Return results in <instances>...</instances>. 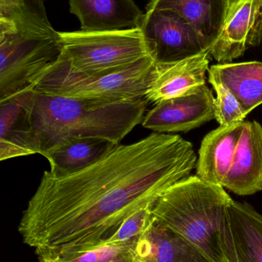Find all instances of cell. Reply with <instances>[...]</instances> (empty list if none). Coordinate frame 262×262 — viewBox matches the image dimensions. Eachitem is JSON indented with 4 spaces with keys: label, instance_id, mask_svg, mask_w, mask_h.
Returning a JSON list of instances; mask_svg holds the SVG:
<instances>
[{
    "label": "cell",
    "instance_id": "7a4b0ae2",
    "mask_svg": "<svg viewBox=\"0 0 262 262\" xmlns=\"http://www.w3.org/2000/svg\"><path fill=\"white\" fill-rule=\"evenodd\" d=\"M149 102L146 98L103 101L78 99L26 92L38 154L79 137L105 139L115 144L143 123Z\"/></svg>",
    "mask_w": 262,
    "mask_h": 262
},
{
    "label": "cell",
    "instance_id": "5b68a950",
    "mask_svg": "<svg viewBox=\"0 0 262 262\" xmlns=\"http://www.w3.org/2000/svg\"><path fill=\"white\" fill-rule=\"evenodd\" d=\"M61 55L87 75L121 70L151 56L140 28L109 32H58Z\"/></svg>",
    "mask_w": 262,
    "mask_h": 262
},
{
    "label": "cell",
    "instance_id": "52a82bcc",
    "mask_svg": "<svg viewBox=\"0 0 262 262\" xmlns=\"http://www.w3.org/2000/svg\"><path fill=\"white\" fill-rule=\"evenodd\" d=\"M151 57L169 64L209 52L193 28L170 10H146L140 26Z\"/></svg>",
    "mask_w": 262,
    "mask_h": 262
},
{
    "label": "cell",
    "instance_id": "ba28073f",
    "mask_svg": "<svg viewBox=\"0 0 262 262\" xmlns=\"http://www.w3.org/2000/svg\"><path fill=\"white\" fill-rule=\"evenodd\" d=\"M214 100L206 84L192 95L157 103L145 115L142 125L159 134L188 132L215 119Z\"/></svg>",
    "mask_w": 262,
    "mask_h": 262
},
{
    "label": "cell",
    "instance_id": "44dd1931",
    "mask_svg": "<svg viewBox=\"0 0 262 262\" xmlns=\"http://www.w3.org/2000/svg\"><path fill=\"white\" fill-rule=\"evenodd\" d=\"M134 245H104L84 252L38 262H136Z\"/></svg>",
    "mask_w": 262,
    "mask_h": 262
},
{
    "label": "cell",
    "instance_id": "277c9868",
    "mask_svg": "<svg viewBox=\"0 0 262 262\" xmlns=\"http://www.w3.org/2000/svg\"><path fill=\"white\" fill-rule=\"evenodd\" d=\"M155 62L146 57L129 67L107 73L87 75L72 69L62 55L34 85L43 95L78 99L123 101L144 98Z\"/></svg>",
    "mask_w": 262,
    "mask_h": 262
},
{
    "label": "cell",
    "instance_id": "2e32d148",
    "mask_svg": "<svg viewBox=\"0 0 262 262\" xmlns=\"http://www.w3.org/2000/svg\"><path fill=\"white\" fill-rule=\"evenodd\" d=\"M26 92L0 101L1 161L38 154L26 105Z\"/></svg>",
    "mask_w": 262,
    "mask_h": 262
},
{
    "label": "cell",
    "instance_id": "3957f363",
    "mask_svg": "<svg viewBox=\"0 0 262 262\" xmlns=\"http://www.w3.org/2000/svg\"><path fill=\"white\" fill-rule=\"evenodd\" d=\"M224 187L190 176L171 186L152 206V215L212 262H237Z\"/></svg>",
    "mask_w": 262,
    "mask_h": 262
},
{
    "label": "cell",
    "instance_id": "ffe728a7",
    "mask_svg": "<svg viewBox=\"0 0 262 262\" xmlns=\"http://www.w3.org/2000/svg\"><path fill=\"white\" fill-rule=\"evenodd\" d=\"M229 215L237 262H262V214L232 200Z\"/></svg>",
    "mask_w": 262,
    "mask_h": 262
},
{
    "label": "cell",
    "instance_id": "6da1fadb",
    "mask_svg": "<svg viewBox=\"0 0 262 262\" xmlns=\"http://www.w3.org/2000/svg\"><path fill=\"white\" fill-rule=\"evenodd\" d=\"M197 160L181 136L154 132L118 145L78 172L55 177L45 171L18 232L38 261L103 246L135 211L190 177Z\"/></svg>",
    "mask_w": 262,
    "mask_h": 262
},
{
    "label": "cell",
    "instance_id": "30bf717a",
    "mask_svg": "<svg viewBox=\"0 0 262 262\" xmlns=\"http://www.w3.org/2000/svg\"><path fill=\"white\" fill-rule=\"evenodd\" d=\"M261 6L262 0H232L223 32L209 51L219 64L231 63L252 47Z\"/></svg>",
    "mask_w": 262,
    "mask_h": 262
},
{
    "label": "cell",
    "instance_id": "603a6c76",
    "mask_svg": "<svg viewBox=\"0 0 262 262\" xmlns=\"http://www.w3.org/2000/svg\"><path fill=\"white\" fill-rule=\"evenodd\" d=\"M152 204L147 205L135 211L128 217L115 231V233L105 242L104 245H134L143 235L152 222Z\"/></svg>",
    "mask_w": 262,
    "mask_h": 262
},
{
    "label": "cell",
    "instance_id": "ac0fdd59",
    "mask_svg": "<svg viewBox=\"0 0 262 262\" xmlns=\"http://www.w3.org/2000/svg\"><path fill=\"white\" fill-rule=\"evenodd\" d=\"M209 81L226 86L249 115L262 104V62L225 63L211 66Z\"/></svg>",
    "mask_w": 262,
    "mask_h": 262
},
{
    "label": "cell",
    "instance_id": "e0dca14e",
    "mask_svg": "<svg viewBox=\"0 0 262 262\" xmlns=\"http://www.w3.org/2000/svg\"><path fill=\"white\" fill-rule=\"evenodd\" d=\"M118 145L105 139L79 137L66 140L43 156L50 164L49 172L55 177H63L96 163Z\"/></svg>",
    "mask_w": 262,
    "mask_h": 262
},
{
    "label": "cell",
    "instance_id": "9a60e30c",
    "mask_svg": "<svg viewBox=\"0 0 262 262\" xmlns=\"http://www.w3.org/2000/svg\"><path fill=\"white\" fill-rule=\"evenodd\" d=\"M232 0H151L146 10H170L183 17L203 40L208 50L223 32Z\"/></svg>",
    "mask_w": 262,
    "mask_h": 262
},
{
    "label": "cell",
    "instance_id": "9c48e42d",
    "mask_svg": "<svg viewBox=\"0 0 262 262\" xmlns=\"http://www.w3.org/2000/svg\"><path fill=\"white\" fill-rule=\"evenodd\" d=\"M210 52L169 64H156L145 98L155 104L172 98L192 95L206 84Z\"/></svg>",
    "mask_w": 262,
    "mask_h": 262
},
{
    "label": "cell",
    "instance_id": "8992f818",
    "mask_svg": "<svg viewBox=\"0 0 262 262\" xmlns=\"http://www.w3.org/2000/svg\"><path fill=\"white\" fill-rule=\"evenodd\" d=\"M61 53L58 37L26 38L0 29V101L32 91Z\"/></svg>",
    "mask_w": 262,
    "mask_h": 262
},
{
    "label": "cell",
    "instance_id": "4fadbf2b",
    "mask_svg": "<svg viewBox=\"0 0 262 262\" xmlns=\"http://www.w3.org/2000/svg\"><path fill=\"white\" fill-rule=\"evenodd\" d=\"M136 262H212L199 249L155 216L133 246Z\"/></svg>",
    "mask_w": 262,
    "mask_h": 262
},
{
    "label": "cell",
    "instance_id": "7c38bea8",
    "mask_svg": "<svg viewBox=\"0 0 262 262\" xmlns=\"http://www.w3.org/2000/svg\"><path fill=\"white\" fill-rule=\"evenodd\" d=\"M69 4L83 32L140 28L145 15L134 0H69Z\"/></svg>",
    "mask_w": 262,
    "mask_h": 262
},
{
    "label": "cell",
    "instance_id": "7402d4cb",
    "mask_svg": "<svg viewBox=\"0 0 262 262\" xmlns=\"http://www.w3.org/2000/svg\"><path fill=\"white\" fill-rule=\"evenodd\" d=\"M209 81L216 93L214 100V115L219 125L228 126L244 122L248 114L236 97L218 81Z\"/></svg>",
    "mask_w": 262,
    "mask_h": 262
},
{
    "label": "cell",
    "instance_id": "8fae6325",
    "mask_svg": "<svg viewBox=\"0 0 262 262\" xmlns=\"http://www.w3.org/2000/svg\"><path fill=\"white\" fill-rule=\"evenodd\" d=\"M223 187L239 195L262 190V125L246 121Z\"/></svg>",
    "mask_w": 262,
    "mask_h": 262
},
{
    "label": "cell",
    "instance_id": "d6986e66",
    "mask_svg": "<svg viewBox=\"0 0 262 262\" xmlns=\"http://www.w3.org/2000/svg\"><path fill=\"white\" fill-rule=\"evenodd\" d=\"M46 0H0V29L30 38H58L46 13Z\"/></svg>",
    "mask_w": 262,
    "mask_h": 262
},
{
    "label": "cell",
    "instance_id": "5bb4252c",
    "mask_svg": "<svg viewBox=\"0 0 262 262\" xmlns=\"http://www.w3.org/2000/svg\"><path fill=\"white\" fill-rule=\"evenodd\" d=\"M244 122L219 126L201 141L196 163V176L206 183L223 186L233 163Z\"/></svg>",
    "mask_w": 262,
    "mask_h": 262
},
{
    "label": "cell",
    "instance_id": "cb8c5ba5",
    "mask_svg": "<svg viewBox=\"0 0 262 262\" xmlns=\"http://www.w3.org/2000/svg\"><path fill=\"white\" fill-rule=\"evenodd\" d=\"M261 42H262V6L260 9L258 19H257L252 46H258Z\"/></svg>",
    "mask_w": 262,
    "mask_h": 262
}]
</instances>
